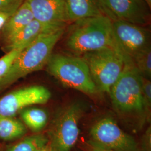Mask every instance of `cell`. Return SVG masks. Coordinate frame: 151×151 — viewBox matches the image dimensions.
I'll use <instances>...</instances> for the list:
<instances>
[{"instance_id":"8","label":"cell","mask_w":151,"mask_h":151,"mask_svg":"<svg viewBox=\"0 0 151 151\" xmlns=\"http://www.w3.org/2000/svg\"><path fill=\"white\" fill-rule=\"evenodd\" d=\"M101 12L111 22L122 21L146 26L150 9L143 0H98Z\"/></svg>"},{"instance_id":"20","label":"cell","mask_w":151,"mask_h":151,"mask_svg":"<svg viewBox=\"0 0 151 151\" xmlns=\"http://www.w3.org/2000/svg\"><path fill=\"white\" fill-rule=\"evenodd\" d=\"M142 90L146 114L150 118L151 108V82L142 75Z\"/></svg>"},{"instance_id":"6","label":"cell","mask_w":151,"mask_h":151,"mask_svg":"<svg viewBox=\"0 0 151 151\" xmlns=\"http://www.w3.org/2000/svg\"><path fill=\"white\" fill-rule=\"evenodd\" d=\"M83 109L79 103L65 108L54 122L50 132L49 145L51 151H70L80 135L79 122Z\"/></svg>"},{"instance_id":"7","label":"cell","mask_w":151,"mask_h":151,"mask_svg":"<svg viewBox=\"0 0 151 151\" xmlns=\"http://www.w3.org/2000/svg\"><path fill=\"white\" fill-rule=\"evenodd\" d=\"M90 139L109 151H140L134 138L122 129L114 119L104 118L92 127Z\"/></svg>"},{"instance_id":"9","label":"cell","mask_w":151,"mask_h":151,"mask_svg":"<svg viewBox=\"0 0 151 151\" xmlns=\"http://www.w3.org/2000/svg\"><path fill=\"white\" fill-rule=\"evenodd\" d=\"M112 26L119 48L130 60L151 46V32L146 26L122 21L112 22Z\"/></svg>"},{"instance_id":"13","label":"cell","mask_w":151,"mask_h":151,"mask_svg":"<svg viewBox=\"0 0 151 151\" xmlns=\"http://www.w3.org/2000/svg\"><path fill=\"white\" fill-rule=\"evenodd\" d=\"M34 19L30 6L27 1L25 0L2 29L4 43L20 32Z\"/></svg>"},{"instance_id":"12","label":"cell","mask_w":151,"mask_h":151,"mask_svg":"<svg viewBox=\"0 0 151 151\" xmlns=\"http://www.w3.org/2000/svg\"><path fill=\"white\" fill-rule=\"evenodd\" d=\"M63 27L50 26L34 19L20 32L4 43L7 52L14 49L25 48L44 32L49 30Z\"/></svg>"},{"instance_id":"23","label":"cell","mask_w":151,"mask_h":151,"mask_svg":"<svg viewBox=\"0 0 151 151\" xmlns=\"http://www.w3.org/2000/svg\"><path fill=\"white\" fill-rule=\"evenodd\" d=\"M86 148L87 151H109L101 147V146L97 145L91 140H88L87 142Z\"/></svg>"},{"instance_id":"19","label":"cell","mask_w":151,"mask_h":151,"mask_svg":"<svg viewBox=\"0 0 151 151\" xmlns=\"http://www.w3.org/2000/svg\"><path fill=\"white\" fill-rule=\"evenodd\" d=\"M22 50V49H12L0 58V79L4 77L10 70Z\"/></svg>"},{"instance_id":"1","label":"cell","mask_w":151,"mask_h":151,"mask_svg":"<svg viewBox=\"0 0 151 151\" xmlns=\"http://www.w3.org/2000/svg\"><path fill=\"white\" fill-rule=\"evenodd\" d=\"M65 45L77 55L112 49L122 54L127 62L133 61L119 48L114 35L112 22L103 15L72 22L67 32Z\"/></svg>"},{"instance_id":"4","label":"cell","mask_w":151,"mask_h":151,"mask_svg":"<svg viewBox=\"0 0 151 151\" xmlns=\"http://www.w3.org/2000/svg\"><path fill=\"white\" fill-rule=\"evenodd\" d=\"M47 65L49 73L65 86L90 95L98 91L86 63L81 57L52 54Z\"/></svg>"},{"instance_id":"15","label":"cell","mask_w":151,"mask_h":151,"mask_svg":"<svg viewBox=\"0 0 151 151\" xmlns=\"http://www.w3.org/2000/svg\"><path fill=\"white\" fill-rule=\"evenodd\" d=\"M27 133V128L21 121L11 116L0 115V138L9 141L22 137Z\"/></svg>"},{"instance_id":"24","label":"cell","mask_w":151,"mask_h":151,"mask_svg":"<svg viewBox=\"0 0 151 151\" xmlns=\"http://www.w3.org/2000/svg\"><path fill=\"white\" fill-rule=\"evenodd\" d=\"M10 17V16L5 12H0V30L4 27L6 22Z\"/></svg>"},{"instance_id":"17","label":"cell","mask_w":151,"mask_h":151,"mask_svg":"<svg viewBox=\"0 0 151 151\" xmlns=\"http://www.w3.org/2000/svg\"><path fill=\"white\" fill-rule=\"evenodd\" d=\"M48 143L49 139L45 135H31L11 146L7 151H40Z\"/></svg>"},{"instance_id":"22","label":"cell","mask_w":151,"mask_h":151,"mask_svg":"<svg viewBox=\"0 0 151 151\" xmlns=\"http://www.w3.org/2000/svg\"><path fill=\"white\" fill-rule=\"evenodd\" d=\"M140 151H151V127L146 130V133L143 136Z\"/></svg>"},{"instance_id":"21","label":"cell","mask_w":151,"mask_h":151,"mask_svg":"<svg viewBox=\"0 0 151 151\" xmlns=\"http://www.w3.org/2000/svg\"><path fill=\"white\" fill-rule=\"evenodd\" d=\"M25 0H0V12L11 16Z\"/></svg>"},{"instance_id":"18","label":"cell","mask_w":151,"mask_h":151,"mask_svg":"<svg viewBox=\"0 0 151 151\" xmlns=\"http://www.w3.org/2000/svg\"><path fill=\"white\" fill-rule=\"evenodd\" d=\"M133 61L142 75L148 78H151V46L137 55L133 58Z\"/></svg>"},{"instance_id":"11","label":"cell","mask_w":151,"mask_h":151,"mask_svg":"<svg viewBox=\"0 0 151 151\" xmlns=\"http://www.w3.org/2000/svg\"><path fill=\"white\" fill-rule=\"evenodd\" d=\"M34 19L44 24L65 27L68 22L65 0H27Z\"/></svg>"},{"instance_id":"2","label":"cell","mask_w":151,"mask_h":151,"mask_svg":"<svg viewBox=\"0 0 151 151\" xmlns=\"http://www.w3.org/2000/svg\"><path fill=\"white\" fill-rule=\"evenodd\" d=\"M65 30V27L49 30L24 49L7 73L0 79V91L47 65L53 49Z\"/></svg>"},{"instance_id":"25","label":"cell","mask_w":151,"mask_h":151,"mask_svg":"<svg viewBox=\"0 0 151 151\" xmlns=\"http://www.w3.org/2000/svg\"><path fill=\"white\" fill-rule=\"evenodd\" d=\"M146 4L148 6V7L151 9V0H143Z\"/></svg>"},{"instance_id":"5","label":"cell","mask_w":151,"mask_h":151,"mask_svg":"<svg viewBox=\"0 0 151 151\" xmlns=\"http://www.w3.org/2000/svg\"><path fill=\"white\" fill-rule=\"evenodd\" d=\"M81 57L86 63L97 90L108 93L127 63L122 54L112 49L87 53Z\"/></svg>"},{"instance_id":"26","label":"cell","mask_w":151,"mask_h":151,"mask_svg":"<svg viewBox=\"0 0 151 151\" xmlns=\"http://www.w3.org/2000/svg\"><path fill=\"white\" fill-rule=\"evenodd\" d=\"M40 151H51L50 148V147H49V143Z\"/></svg>"},{"instance_id":"14","label":"cell","mask_w":151,"mask_h":151,"mask_svg":"<svg viewBox=\"0 0 151 151\" xmlns=\"http://www.w3.org/2000/svg\"><path fill=\"white\" fill-rule=\"evenodd\" d=\"M68 22L102 15L98 0H65Z\"/></svg>"},{"instance_id":"3","label":"cell","mask_w":151,"mask_h":151,"mask_svg":"<svg viewBox=\"0 0 151 151\" xmlns=\"http://www.w3.org/2000/svg\"><path fill=\"white\" fill-rule=\"evenodd\" d=\"M114 108L125 115L146 114L142 90V75L134 62L124 63L109 92Z\"/></svg>"},{"instance_id":"10","label":"cell","mask_w":151,"mask_h":151,"mask_svg":"<svg viewBox=\"0 0 151 151\" xmlns=\"http://www.w3.org/2000/svg\"><path fill=\"white\" fill-rule=\"evenodd\" d=\"M51 93L42 86L27 87L11 92L0 99V115L14 117L24 108L47 103Z\"/></svg>"},{"instance_id":"16","label":"cell","mask_w":151,"mask_h":151,"mask_svg":"<svg viewBox=\"0 0 151 151\" xmlns=\"http://www.w3.org/2000/svg\"><path fill=\"white\" fill-rule=\"evenodd\" d=\"M20 115L24 123L33 132L43 129L48 122L47 113L42 109L30 108L21 111Z\"/></svg>"}]
</instances>
